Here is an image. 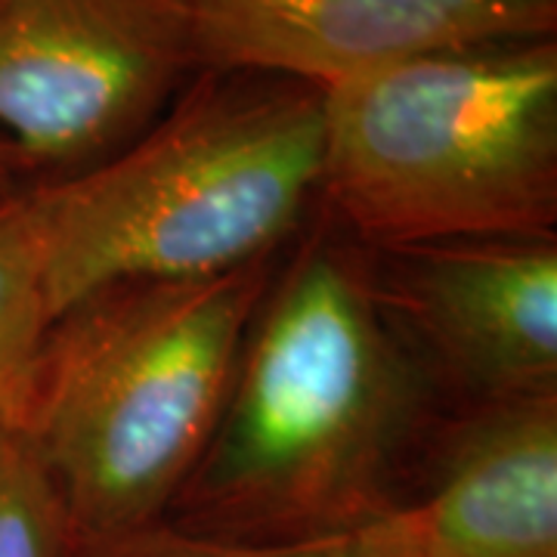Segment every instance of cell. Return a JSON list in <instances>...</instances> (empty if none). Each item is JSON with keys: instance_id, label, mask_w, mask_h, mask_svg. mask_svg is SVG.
<instances>
[{"instance_id": "3957f363", "label": "cell", "mask_w": 557, "mask_h": 557, "mask_svg": "<svg viewBox=\"0 0 557 557\" xmlns=\"http://www.w3.org/2000/svg\"><path fill=\"white\" fill-rule=\"evenodd\" d=\"M273 258L205 278L124 282L53 319L13 434L78 542L164 518L214 434Z\"/></svg>"}, {"instance_id": "5b68a950", "label": "cell", "mask_w": 557, "mask_h": 557, "mask_svg": "<svg viewBox=\"0 0 557 557\" xmlns=\"http://www.w3.org/2000/svg\"><path fill=\"white\" fill-rule=\"evenodd\" d=\"M201 69L186 0H0V137L32 183L115 156Z\"/></svg>"}, {"instance_id": "52a82bcc", "label": "cell", "mask_w": 557, "mask_h": 557, "mask_svg": "<svg viewBox=\"0 0 557 557\" xmlns=\"http://www.w3.org/2000/svg\"><path fill=\"white\" fill-rule=\"evenodd\" d=\"M201 65L322 90L399 62L557 38V0H186Z\"/></svg>"}, {"instance_id": "7c38bea8", "label": "cell", "mask_w": 557, "mask_h": 557, "mask_svg": "<svg viewBox=\"0 0 557 557\" xmlns=\"http://www.w3.org/2000/svg\"><path fill=\"white\" fill-rule=\"evenodd\" d=\"M25 183H32V180L25 177V168H22L20 156L13 152V146L7 139L0 137V196L20 189Z\"/></svg>"}, {"instance_id": "30bf717a", "label": "cell", "mask_w": 557, "mask_h": 557, "mask_svg": "<svg viewBox=\"0 0 557 557\" xmlns=\"http://www.w3.org/2000/svg\"><path fill=\"white\" fill-rule=\"evenodd\" d=\"M75 557H421V539L406 502L399 511L366 530L300 545H239L189 533L161 518L115 536L78 542Z\"/></svg>"}, {"instance_id": "9c48e42d", "label": "cell", "mask_w": 557, "mask_h": 557, "mask_svg": "<svg viewBox=\"0 0 557 557\" xmlns=\"http://www.w3.org/2000/svg\"><path fill=\"white\" fill-rule=\"evenodd\" d=\"M50 325L38 196L25 183L0 196V434L16 418Z\"/></svg>"}, {"instance_id": "ba28073f", "label": "cell", "mask_w": 557, "mask_h": 557, "mask_svg": "<svg viewBox=\"0 0 557 557\" xmlns=\"http://www.w3.org/2000/svg\"><path fill=\"white\" fill-rule=\"evenodd\" d=\"M431 449L421 557H557V394L474 403Z\"/></svg>"}, {"instance_id": "8992f818", "label": "cell", "mask_w": 557, "mask_h": 557, "mask_svg": "<svg viewBox=\"0 0 557 557\" xmlns=\"http://www.w3.org/2000/svg\"><path fill=\"white\" fill-rule=\"evenodd\" d=\"M384 313L434 384L468 406L557 394V242L366 251Z\"/></svg>"}, {"instance_id": "277c9868", "label": "cell", "mask_w": 557, "mask_h": 557, "mask_svg": "<svg viewBox=\"0 0 557 557\" xmlns=\"http://www.w3.org/2000/svg\"><path fill=\"white\" fill-rule=\"evenodd\" d=\"M319 201L366 251L552 239L557 38L434 53L329 87Z\"/></svg>"}, {"instance_id": "6da1fadb", "label": "cell", "mask_w": 557, "mask_h": 557, "mask_svg": "<svg viewBox=\"0 0 557 557\" xmlns=\"http://www.w3.org/2000/svg\"><path fill=\"white\" fill-rule=\"evenodd\" d=\"M434 387L381 307L366 248L319 233L276 270L164 520L239 545L366 530L406 505L399 486L437 434Z\"/></svg>"}, {"instance_id": "7a4b0ae2", "label": "cell", "mask_w": 557, "mask_h": 557, "mask_svg": "<svg viewBox=\"0 0 557 557\" xmlns=\"http://www.w3.org/2000/svg\"><path fill=\"white\" fill-rule=\"evenodd\" d=\"M325 90L201 69L139 137L38 180L53 319L124 282L205 278L276 258L322 183Z\"/></svg>"}, {"instance_id": "8fae6325", "label": "cell", "mask_w": 557, "mask_h": 557, "mask_svg": "<svg viewBox=\"0 0 557 557\" xmlns=\"http://www.w3.org/2000/svg\"><path fill=\"white\" fill-rule=\"evenodd\" d=\"M60 493L25 440L0 434V557H75Z\"/></svg>"}]
</instances>
